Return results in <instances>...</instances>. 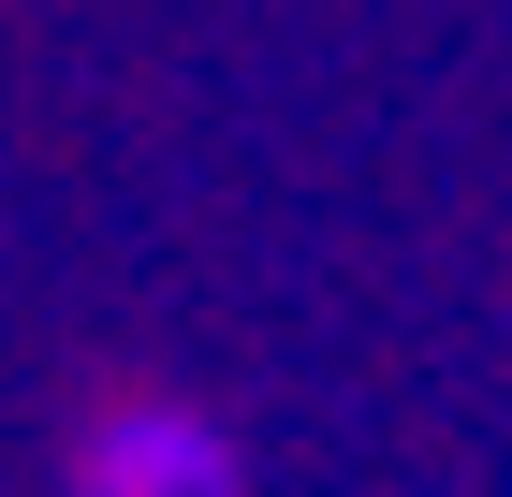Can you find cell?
Listing matches in <instances>:
<instances>
[{
  "label": "cell",
  "instance_id": "cell-1",
  "mask_svg": "<svg viewBox=\"0 0 512 497\" xmlns=\"http://www.w3.org/2000/svg\"><path fill=\"white\" fill-rule=\"evenodd\" d=\"M74 497H235V439L205 410H103L74 439Z\"/></svg>",
  "mask_w": 512,
  "mask_h": 497
}]
</instances>
